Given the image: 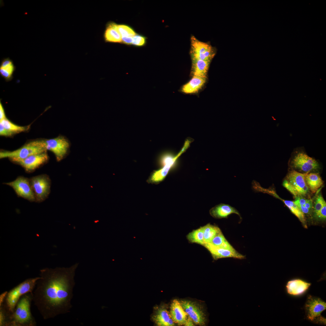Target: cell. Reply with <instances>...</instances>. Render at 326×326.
<instances>
[{
  "instance_id": "1",
  "label": "cell",
  "mask_w": 326,
  "mask_h": 326,
  "mask_svg": "<svg viewBox=\"0 0 326 326\" xmlns=\"http://www.w3.org/2000/svg\"><path fill=\"white\" fill-rule=\"evenodd\" d=\"M78 264L40 270V278L33 292V301L44 319L70 312L75 271Z\"/></svg>"
},
{
  "instance_id": "2",
  "label": "cell",
  "mask_w": 326,
  "mask_h": 326,
  "mask_svg": "<svg viewBox=\"0 0 326 326\" xmlns=\"http://www.w3.org/2000/svg\"><path fill=\"white\" fill-rule=\"evenodd\" d=\"M33 292L23 295L11 314L8 326H35L36 322L30 311Z\"/></svg>"
},
{
  "instance_id": "3",
  "label": "cell",
  "mask_w": 326,
  "mask_h": 326,
  "mask_svg": "<svg viewBox=\"0 0 326 326\" xmlns=\"http://www.w3.org/2000/svg\"><path fill=\"white\" fill-rule=\"evenodd\" d=\"M40 276L27 279L8 292L5 298L0 301L11 313L14 311L20 298L29 292H33Z\"/></svg>"
},
{
  "instance_id": "4",
  "label": "cell",
  "mask_w": 326,
  "mask_h": 326,
  "mask_svg": "<svg viewBox=\"0 0 326 326\" xmlns=\"http://www.w3.org/2000/svg\"><path fill=\"white\" fill-rule=\"evenodd\" d=\"M308 173H302L294 170L290 171L283 181V186L296 198L306 196L309 191L305 179Z\"/></svg>"
},
{
  "instance_id": "5",
  "label": "cell",
  "mask_w": 326,
  "mask_h": 326,
  "mask_svg": "<svg viewBox=\"0 0 326 326\" xmlns=\"http://www.w3.org/2000/svg\"><path fill=\"white\" fill-rule=\"evenodd\" d=\"M43 140L30 142L21 148L13 151H1L0 158H9L12 161L25 158L34 154L46 152Z\"/></svg>"
},
{
  "instance_id": "6",
  "label": "cell",
  "mask_w": 326,
  "mask_h": 326,
  "mask_svg": "<svg viewBox=\"0 0 326 326\" xmlns=\"http://www.w3.org/2000/svg\"><path fill=\"white\" fill-rule=\"evenodd\" d=\"M326 308V303L320 298L311 295L308 296L305 308L306 317L309 320L325 324L326 319L321 316V314Z\"/></svg>"
},
{
  "instance_id": "7",
  "label": "cell",
  "mask_w": 326,
  "mask_h": 326,
  "mask_svg": "<svg viewBox=\"0 0 326 326\" xmlns=\"http://www.w3.org/2000/svg\"><path fill=\"white\" fill-rule=\"evenodd\" d=\"M190 53L192 59L210 62L215 54L214 48L208 43L201 41L193 36L190 38Z\"/></svg>"
},
{
  "instance_id": "8",
  "label": "cell",
  "mask_w": 326,
  "mask_h": 326,
  "mask_svg": "<svg viewBox=\"0 0 326 326\" xmlns=\"http://www.w3.org/2000/svg\"><path fill=\"white\" fill-rule=\"evenodd\" d=\"M30 181L35 201L40 202L45 200L50 191L51 183L49 176L45 174H40L32 177Z\"/></svg>"
},
{
  "instance_id": "9",
  "label": "cell",
  "mask_w": 326,
  "mask_h": 326,
  "mask_svg": "<svg viewBox=\"0 0 326 326\" xmlns=\"http://www.w3.org/2000/svg\"><path fill=\"white\" fill-rule=\"evenodd\" d=\"M43 142L46 150L54 153L58 161L61 160L66 156L70 145L69 141L62 136L53 139L43 140Z\"/></svg>"
},
{
  "instance_id": "10",
  "label": "cell",
  "mask_w": 326,
  "mask_h": 326,
  "mask_svg": "<svg viewBox=\"0 0 326 326\" xmlns=\"http://www.w3.org/2000/svg\"><path fill=\"white\" fill-rule=\"evenodd\" d=\"M5 184L12 187L18 196L30 201H35L34 194L28 178L19 176L14 181Z\"/></svg>"
},
{
  "instance_id": "11",
  "label": "cell",
  "mask_w": 326,
  "mask_h": 326,
  "mask_svg": "<svg viewBox=\"0 0 326 326\" xmlns=\"http://www.w3.org/2000/svg\"><path fill=\"white\" fill-rule=\"evenodd\" d=\"M180 303L184 310L197 325L203 326L205 324V315L200 305L196 302L186 300H181Z\"/></svg>"
},
{
  "instance_id": "12",
  "label": "cell",
  "mask_w": 326,
  "mask_h": 326,
  "mask_svg": "<svg viewBox=\"0 0 326 326\" xmlns=\"http://www.w3.org/2000/svg\"><path fill=\"white\" fill-rule=\"evenodd\" d=\"M291 164L294 168L305 173L317 170L319 166L315 160L303 152H299L294 156Z\"/></svg>"
},
{
  "instance_id": "13",
  "label": "cell",
  "mask_w": 326,
  "mask_h": 326,
  "mask_svg": "<svg viewBox=\"0 0 326 326\" xmlns=\"http://www.w3.org/2000/svg\"><path fill=\"white\" fill-rule=\"evenodd\" d=\"M46 152L34 154L22 159L13 161L20 165L28 172L34 171L48 160Z\"/></svg>"
},
{
  "instance_id": "14",
  "label": "cell",
  "mask_w": 326,
  "mask_h": 326,
  "mask_svg": "<svg viewBox=\"0 0 326 326\" xmlns=\"http://www.w3.org/2000/svg\"><path fill=\"white\" fill-rule=\"evenodd\" d=\"M203 246L210 252L215 260L224 258L231 257L240 259L245 258L244 255L236 250L232 251L219 247L209 243H205Z\"/></svg>"
},
{
  "instance_id": "15",
  "label": "cell",
  "mask_w": 326,
  "mask_h": 326,
  "mask_svg": "<svg viewBox=\"0 0 326 326\" xmlns=\"http://www.w3.org/2000/svg\"><path fill=\"white\" fill-rule=\"evenodd\" d=\"M170 313L175 323L179 325H184L188 316L177 299H174L172 301Z\"/></svg>"
},
{
  "instance_id": "16",
  "label": "cell",
  "mask_w": 326,
  "mask_h": 326,
  "mask_svg": "<svg viewBox=\"0 0 326 326\" xmlns=\"http://www.w3.org/2000/svg\"><path fill=\"white\" fill-rule=\"evenodd\" d=\"M152 316V320L158 326H173L175 325L170 312L164 306L157 308Z\"/></svg>"
},
{
  "instance_id": "17",
  "label": "cell",
  "mask_w": 326,
  "mask_h": 326,
  "mask_svg": "<svg viewBox=\"0 0 326 326\" xmlns=\"http://www.w3.org/2000/svg\"><path fill=\"white\" fill-rule=\"evenodd\" d=\"M209 213L212 216L216 219L227 218L233 213L238 215L241 218L240 213L235 208L224 203H220L213 207Z\"/></svg>"
},
{
  "instance_id": "18",
  "label": "cell",
  "mask_w": 326,
  "mask_h": 326,
  "mask_svg": "<svg viewBox=\"0 0 326 326\" xmlns=\"http://www.w3.org/2000/svg\"><path fill=\"white\" fill-rule=\"evenodd\" d=\"M117 25L113 21H109L106 24L103 34L104 39L106 42H122L121 36L117 29Z\"/></svg>"
},
{
  "instance_id": "19",
  "label": "cell",
  "mask_w": 326,
  "mask_h": 326,
  "mask_svg": "<svg viewBox=\"0 0 326 326\" xmlns=\"http://www.w3.org/2000/svg\"><path fill=\"white\" fill-rule=\"evenodd\" d=\"M311 283L300 279H295L288 282L286 286L287 292L291 295H300L309 287Z\"/></svg>"
},
{
  "instance_id": "20",
  "label": "cell",
  "mask_w": 326,
  "mask_h": 326,
  "mask_svg": "<svg viewBox=\"0 0 326 326\" xmlns=\"http://www.w3.org/2000/svg\"><path fill=\"white\" fill-rule=\"evenodd\" d=\"M206 80L205 77L193 75L191 80L183 86L182 91L187 94L195 93L201 88Z\"/></svg>"
},
{
  "instance_id": "21",
  "label": "cell",
  "mask_w": 326,
  "mask_h": 326,
  "mask_svg": "<svg viewBox=\"0 0 326 326\" xmlns=\"http://www.w3.org/2000/svg\"><path fill=\"white\" fill-rule=\"evenodd\" d=\"M192 60L193 75L206 78L210 62L195 59Z\"/></svg>"
},
{
  "instance_id": "22",
  "label": "cell",
  "mask_w": 326,
  "mask_h": 326,
  "mask_svg": "<svg viewBox=\"0 0 326 326\" xmlns=\"http://www.w3.org/2000/svg\"><path fill=\"white\" fill-rule=\"evenodd\" d=\"M305 181L309 190L315 193L323 185V182L318 173H308L305 176Z\"/></svg>"
},
{
  "instance_id": "23",
  "label": "cell",
  "mask_w": 326,
  "mask_h": 326,
  "mask_svg": "<svg viewBox=\"0 0 326 326\" xmlns=\"http://www.w3.org/2000/svg\"><path fill=\"white\" fill-rule=\"evenodd\" d=\"M175 164L173 163L166 164L161 169L154 171L151 177L150 181L155 184L162 181Z\"/></svg>"
},
{
  "instance_id": "24",
  "label": "cell",
  "mask_w": 326,
  "mask_h": 326,
  "mask_svg": "<svg viewBox=\"0 0 326 326\" xmlns=\"http://www.w3.org/2000/svg\"><path fill=\"white\" fill-rule=\"evenodd\" d=\"M203 227L204 244L210 243L216 235L221 231L220 229L217 226L210 223Z\"/></svg>"
},
{
  "instance_id": "25",
  "label": "cell",
  "mask_w": 326,
  "mask_h": 326,
  "mask_svg": "<svg viewBox=\"0 0 326 326\" xmlns=\"http://www.w3.org/2000/svg\"><path fill=\"white\" fill-rule=\"evenodd\" d=\"M209 243L219 247L232 251L236 250L226 239L221 231L216 235Z\"/></svg>"
},
{
  "instance_id": "26",
  "label": "cell",
  "mask_w": 326,
  "mask_h": 326,
  "mask_svg": "<svg viewBox=\"0 0 326 326\" xmlns=\"http://www.w3.org/2000/svg\"><path fill=\"white\" fill-rule=\"evenodd\" d=\"M188 241L192 243H196L202 245L204 244L203 227L194 230L187 236Z\"/></svg>"
},
{
  "instance_id": "27",
  "label": "cell",
  "mask_w": 326,
  "mask_h": 326,
  "mask_svg": "<svg viewBox=\"0 0 326 326\" xmlns=\"http://www.w3.org/2000/svg\"><path fill=\"white\" fill-rule=\"evenodd\" d=\"M1 124L6 129L14 134L27 130L28 126H20L14 124L6 118L0 120Z\"/></svg>"
},
{
  "instance_id": "28",
  "label": "cell",
  "mask_w": 326,
  "mask_h": 326,
  "mask_svg": "<svg viewBox=\"0 0 326 326\" xmlns=\"http://www.w3.org/2000/svg\"><path fill=\"white\" fill-rule=\"evenodd\" d=\"M117 29L121 38L123 37H133L136 34L133 29L126 25L117 24Z\"/></svg>"
},
{
  "instance_id": "29",
  "label": "cell",
  "mask_w": 326,
  "mask_h": 326,
  "mask_svg": "<svg viewBox=\"0 0 326 326\" xmlns=\"http://www.w3.org/2000/svg\"><path fill=\"white\" fill-rule=\"evenodd\" d=\"M272 196L276 198L280 199L283 201L286 205L290 209L291 212L295 215H297L299 213L300 210L298 206L295 203L294 201L283 200L278 196L275 191L273 193Z\"/></svg>"
},
{
  "instance_id": "30",
  "label": "cell",
  "mask_w": 326,
  "mask_h": 326,
  "mask_svg": "<svg viewBox=\"0 0 326 326\" xmlns=\"http://www.w3.org/2000/svg\"><path fill=\"white\" fill-rule=\"evenodd\" d=\"M321 194L319 193L315 197L314 208V216H315L319 212L325 202Z\"/></svg>"
},
{
  "instance_id": "31",
  "label": "cell",
  "mask_w": 326,
  "mask_h": 326,
  "mask_svg": "<svg viewBox=\"0 0 326 326\" xmlns=\"http://www.w3.org/2000/svg\"><path fill=\"white\" fill-rule=\"evenodd\" d=\"M145 43V38L142 36L136 34L133 37V45L137 46H142Z\"/></svg>"
},
{
  "instance_id": "32",
  "label": "cell",
  "mask_w": 326,
  "mask_h": 326,
  "mask_svg": "<svg viewBox=\"0 0 326 326\" xmlns=\"http://www.w3.org/2000/svg\"><path fill=\"white\" fill-rule=\"evenodd\" d=\"M315 217L320 220H324L326 218V203H324L323 207Z\"/></svg>"
},
{
  "instance_id": "33",
  "label": "cell",
  "mask_w": 326,
  "mask_h": 326,
  "mask_svg": "<svg viewBox=\"0 0 326 326\" xmlns=\"http://www.w3.org/2000/svg\"><path fill=\"white\" fill-rule=\"evenodd\" d=\"M0 74L1 76L7 81L11 80L12 77V74L1 68H0Z\"/></svg>"
},
{
  "instance_id": "34",
  "label": "cell",
  "mask_w": 326,
  "mask_h": 326,
  "mask_svg": "<svg viewBox=\"0 0 326 326\" xmlns=\"http://www.w3.org/2000/svg\"><path fill=\"white\" fill-rule=\"evenodd\" d=\"M14 134L6 129L0 123V135L1 136H9Z\"/></svg>"
},
{
  "instance_id": "35",
  "label": "cell",
  "mask_w": 326,
  "mask_h": 326,
  "mask_svg": "<svg viewBox=\"0 0 326 326\" xmlns=\"http://www.w3.org/2000/svg\"><path fill=\"white\" fill-rule=\"evenodd\" d=\"M13 63L12 60L8 58L4 59L1 62L0 67L1 68L5 67Z\"/></svg>"
},
{
  "instance_id": "36",
  "label": "cell",
  "mask_w": 326,
  "mask_h": 326,
  "mask_svg": "<svg viewBox=\"0 0 326 326\" xmlns=\"http://www.w3.org/2000/svg\"><path fill=\"white\" fill-rule=\"evenodd\" d=\"M133 37H123L122 38V42L127 45L132 44Z\"/></svg>"
},
{
  "instance_id": "37",
  "label": "cell",
  "mask_w": 326,
  "mask_h": 326,
  "mask_svg": "<svg viewBox=\"0 0 326 326\" xmlns=\"http://www.w3.org/2000/svg\"><path fill=\"white\" fill-rule=\"evenodd\" d=\"M6 118L4 108L0 101V120Z\"/></svg>"
},
{
  "instance_id": "38",
  "label": "cell",
  "mask_w": 326,
  "mask_h": 326,
  "mask_svg": "<svg viewBox=\"0 0 326 326\" xmlns=\"http://www.w3.org/2000/svg\"><path fill=\"white\" fill-rule=\"evenodd\" d=\"M184 325L186 326H193L194 325L192 319L188 316Z\"/></svg>"
}]
</instances>
